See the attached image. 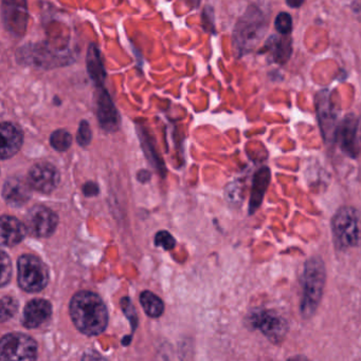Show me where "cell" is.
Masks as SVG:
<instances>
[{"instance_id":"9c48e42d","label":"cell","mask_w":361,"mask_h":361,"mask_svg":"<svg viewBox=\"0 0 361 361\" xmlns=\"http://www.w3.org/2000/svg\"><path fill=\"white\" fill-rule=\"evenodd\" d=\"M28 19L27 0H2V20L8 32L17 36L23 35Z\"/></svg>"},{"instance_id":"83f0119b","label":"cell","mask_w":361,"mask_h":361,"mask_svg":"<svg viewBox=\"0 0 361 361\" xmlns=\"http://www.w3.org/2000/svg\"><path fill=\"white\" fill-rule=\"evenodd\" d=\"M83 191L87 197H93V195H97L99 193V187L95 183L88 182L83 187Z\"/></svg>"},{"instance_id":"277c9868","label":"cell","mask_w":361,"mask_h":361,"mask_svg":"<svg viewBox=\"0 0 361 361\" xmlns=\"http://www.w3.org/2000/svg\"><path fill=\"white\" fill-rule=\"evenodd\" d=\"M17 280L25 292H40L49 282L48 267L37 257L23 255L17 261Z\"/></svg>"},{"instance_id":"ba28073f","label":"cell","mask_w":361,"mask_h":361,"mask_svg":"<svg viewBox=\"0 0 361 361\" xmlns=\"http://www.w3.org/2000/svg\"><path fill=\"white\" fill-rule=\"evenodd\" d=\"M25 223L30 235L36 238H48L57 229L59 218L50 208L37 205L28 212Z\"/></svg>"},{"instance_id":"ffe728a7","label":"cell","mask_w":361,"mask_h":361,"mask_svg":"<svg viewBox=\"0 0 361 361\" xmlns=\"http://www.w3.org/2000/svg\"><path fill=\"white\" fill-rule=\"evenodd\" d=\"M258 177L259 180H256V186H254V190L256 191V193L252 195L251 205H254V201H258V204H260V201L262 200L263 195H264L269 180L268 169H263L262 171L258 173Z\"/></svg>"},{"instance_id":"cb8c5ba5","label":"cell","mask_w":361,"mask_h":361,"mask_svg":"<svg viewBox=\"0 0 361 361\" xmlns=\"http://www.w3.org/2000/svg\"><path fill=\"white\" fill-rule=\"evenodd\" d=\"M276 29L281 34H290L292 30V17L288 13H281L276 19Z\"/></svg>"},{"instance_id":"f546056e","label":"cell","mask_w":361,"mask_h":361,"mask_svg":"<svg viewBox=\"0 0 361 361\" xmlns=\"http://www.w3.org/2000/svg\"><path fill=\"white\" fill-rule=\"evenodd\" d=\"M286 1H288V6L296 8L304 4V0H286Z\"/></svg>"},{"instance_id":"d4e9b609","label":"cell","mask_w":361,"mask_h":361,"mask_svg":"<svg viewBox=\"0 0 361 361\" xmlns=\"http://www.w3.org/2000/svg\"><path fill=\"white\" fill-rule=\"evenodd\" d=\"M121 307H122L123 312H124L127 319L131 322V326H133V331H135V329L137 328L138 317L131 299L127 298V297L123 298L122 300H121Z\"/></svg>"},{"instance_id":"5bb4252c","label":"cell","mask_w":361,"mask_h":361,"mask_svg":"<svg viewBox=\"0 0 361 361\" xmlns=\"http://www.w3.org/2000/svg\"><path fill=\"white\" fill-rule=\"evenodd\" d=\"M27 231L25 225L14 216H1V220H0V239H1L2 245H17L23 241Z\"/></svg>"},{"instance_id":"4dcf8cb0","label":"cell","mask_w":361,"mask_h":361,"mask_svg":"<svg viewBox=\"0 0 361 361\" xmlns=\"http://www.w3.org/2000/svg\"><path fill=\"white\" fill-rule=\"evenodd\" d=\"M199 1H201V0H189V2H190V4H192V6H199Z\"/></svg>"},{"instance_id":"3957f363","label":"cell","mask_w":361,"mask_h":361,"mask_svg":"<svg viewBox=\"0 0 361 361\" xmlns=\"http://www.w3.org/2000/svg\"><path fill=\"white\" fill-rule=\"evenodd\" d=\"M247 322L250 328L262 333L273 345L283 343L290 332L288 320L273 310H254L248 316Z\"/></svg>"},{"instance_id":"52a82bcc","label":"cell","mask_w":361,"mask_h":361,"mask_svg":"<svg viewBox=\"0 0 361 361\" xmlns=\"http://www.w3.org/2000/svg\"><path fill=\"white\" fill-rule=\"evenodd\" d=\"M18 59L31 65L52 68L65 65L71 59L67 50H55L49 44H27L19 49Z\"/></svg>"},{"instance_id":"ac0fdd59","label":"cell","mask_w":361,"mask_h":361,"mask_svg":"<svg viewBox=\"0 0 361 361\" xmlns=\"http://www.w3.org/2000/svg\"><path fill=\"white\" fill-rule=\"evenodd\" d=\"M140 303L141 307H143L144 312L146 315L152 318L160 317L165 311V305L163 301L159 298L154 293L150 290H144L140 295Z\"/></svg>"},{"instance_id":"8992f818","label":"cell","mask_w":361,"mask_h":361,"mask_svg":"<svg viewBox=\"0 0 361 361\" xmlns=\"http://www.w3.org/2000/svg\"><path fill=\"white\" fill-rule=\"evenodd\" d=\"M37 345L29 335L10 333L2 337L0 343L1 361H36Z\"/></svg>"},{"instance_id":"7a4b0ae2","label":"cell","mask_w":361,"mask_h":361,"mask_svg":"<svg viewBox=\"0 0 361 361\" xmlns=\"http://www.w3.org/2000/svg\"><path fill=\"white\" fill-rule=\"evenodd\" d=\"M326 271L324 261L319 257H314L305 263L301 284L302 297L300 302V314L303 319H311L317 313L318 307L324 297L326 288Z\"/></svg>"},{"instance_id":"d6986e66","label":"cell","mask_w":361,"mask_h":361,"mask_svg":"<svg viewBox=\"0 0 361 361\" xmlns=\"http://www.w3.org/2000/svg\"><path fill=\"white\" fill-rule=\"evenodd\" d=\"M50 144L57 152H66L72 144V137L67 130L59 129L51 135Z\"/></svg>"},{"instance_id":"2e32d148","label":"cell","mask_w":361,"mask_h":361,"mask_svg":"<svg viewBox=\"0 0 361 361\" xmlns=\"http://www.w3.org/2000/svg\"><path fill=\"white\" fill-rule=\"evenodd\" d=\"M100 124L107 131H114L119 126V116L106 91L100 95L99 99Z\"/></svg>"},{"instance_id":"6da1fadb","label":"cell","mask_w":361,"mask_h":361,"mask_svg":"<svg viewBox=\"0 0 361 361\" xmlns=\"http://www.w3.org/2000/svg\"><path fill=\"white\" fill-rule=\"evenodd\" d=\"M69 312L76 328L86 336H97L107 328V307L95 293H76L70 301Z\"/></svg>"},{"instance_id":"4fadbf2b","label":"cell","mask_w":361,"mask_h":361,"mask_svg":"<svg viewBox=\"0 0 361 361\" xmlns=\"http://www.w3.org/2000/svg\"><path fill=\"white\" fill-rule=\"evenodd\" d=\"M0 135H1L0 156H1V160H8L14 157L23 146V131L16 125L4 122L0 127Z\"/></svg>"},{"instance_id":"484cf974","label":"cell","mask_w":361,"mask_h":361,"mask_svg":"<svg viewBox=\"0 0 361 361\" xmlns=\"http://www.w3.org/2000/svg\"><path fill=\"white\" fill-rule=\"evenodd\" d=\"M91 129L87 121H83L78 127V135H76V141L81 146H87L91 141Z\"/></svg>"},{"instance_id":"e0dca14e","label":"cell","mask_w":361,"mask_h":361,"mask_svg":"<svg viewBox=\"0 0 361 361\" xmlns=\"http://www.w3.org/2000/svg\"><path fill=\"white\" fill-rule=\"evenodd\" d=\"M87 70L93 82L97 85H102L105 78V68H104L103 59L99 47L95 44H89L87 50Z\"/></svg>"},{"instance_id":"8fae6325","label":"cell","mask_w":361,"mask_h":361,"mask_svg":"<svg viewBox=\"0 0 361 361\" xmlns=\"http://www.w3.org/2000/svg\"><path fill=\"white\" fill-rule=\"evenodd\" d=\"M29 182L18 177L8 178L2 186V197L12 207H23L31 197Z\"/></svg>"},{"instance_id":"7402d4cb","label":"cell","mask_w":361,"mask_h":361,"mask_svg":"<svg viewBox=\"0 0 361 361\" xmlns=\"http://www.w3.org/2000/svg\"><path fill=\"white\" fill-rule=\"evenodd\" d=\"M155 243H156L157 246L165 250H173L176 245V241L173 235L167 233V231H161L156 233V235H155Z\"/></svg>"},{"instance_id":"30bf717a","label":"cell","mask_w":361,"mask_h":361,"mask_svg":"<svg viewBox=\"0 0 361 361\" xmlns=\"http://www.w3.org/2000/svg\"><path fill=\"white\" fill-rule=\"evenodd\" d=\"M61 176L59 171L49 163H38L32 166L28 175V182L34 190L50 193L59 185Z\"/></svg>"},{"instance_id":"4316f807","label":"cell","mask_w":361,"mask_h":361,"mask_svg":"<svg viewBox=\"0 0 361 361\" xmlns=\"http://www.w3.org/2000/svg\"><path fill=\"white\" fill-rule=\"evenodd\" d=\"M82 361H108L95 350L89 349L83 354Z\"/></svg>"},{"instance_id":"603a6c76","label":"cell","mask_w":361,"mask_h":361,"mask_svg":"<svg viewBox=\"0 0 361 361\" xmlns=\"http://www.w3.org/2000/svg\"><path fill=\"white\" fill-rule=\"evenodd\" d=\"M0 264H1V276H0V284L1 286H6L10 282L11 276H12V264H11L10 258L4 252H1L0 257Z\"/></svg>"},{"instance_id":"5b68a950","label":"cell","mask_w":361,"mask_h":361,"mask_svg":"<svg viewBox=\"0 0 361 361\" xmlns=\"http://www.w3.org/2000/svg\"><path fill=\"white\" fill-rule=\"evenodd\" d=\"M335 238L345 247L361 243V214L352 207H343L333 220Z\"/></svg>"},{"instance_id":"9a60e30c","label":"cell","mask_w":361,"mask_h":361,"mask_svg":"<svg viewBox=\"0 0 361 361\" xmlns=\"http://www.w3.org/2000/svg\"><path fill=\"white\" fill-rule=\"evenodd\" d=\"M357 121L354 116H348L339 130V142L341 148L351 157L357 154Z\"/></svg>"},{"instance_id":"44dd1931","label":"cell","mask_w":361,"mask_h":361,"mask_svg":"<svg viewBox=\"0 0 361 361\" xmlns=\"http://www.w3.org/2000/svg\"><path fill=\"white\" fill-rule=\"evenodd\" d=\"M18 310V302L13 297L4 296L1 299V313L0 319L2 322L12 318Z\"/></svg>"},{"instance_id":"f1b7e54d","label":"cell","mask_w":361,"mask_h":361,"mask_svg":"<svg viewBox=\"0 0 361 361\" xmlns=\"http://www.w3.org/2000/svg\"><path fill=\"white\" fill-rule=\"evenodd\" d=\"M286 361H312L307 356L302 355V354H298V355L292 356L288 358Z\"/></svg>"},{"instance_id":"7c38bea8","label":"cell","mask_w":361,"mask_h":361,"mask_svg":"<svg viewBox=\"0 0 361 361\" xmlns=\"http://www.w3.org/2000/svg\"><path fill=\"white\" fill-rule=\"evenodd\" d=\"M52 316V305L45 299H33L23 309V324L27 329H37Z\"/></svg>"}]
</instances>
